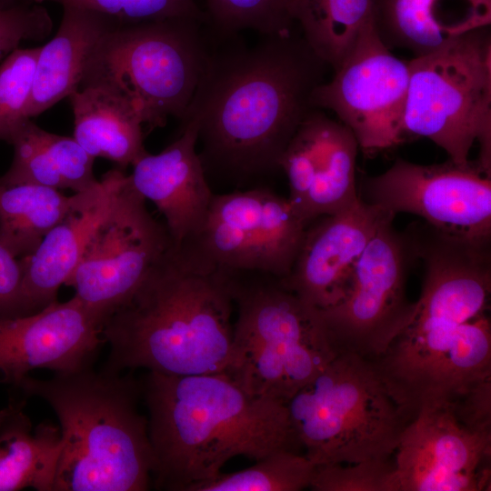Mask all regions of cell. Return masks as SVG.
Segmentation results:
<instances>
[{
	"label": "cell",
	"instance_id": "6da1fadb",
	"mask_svg": "<svg viewBox=\"0 0 491 491\" xmlns=\"http://www.w3.org/2000/svg\"><path fill=\"white\" fill-rule=\"evenodd\" d=\"M247 45L212 33L209 55L181 123L197 125L205 171L246 179L280 169L329 67L293 29Z\"/></svg>",
	"mask_w": 491,
	"mask_h": 491
},
{
	"label": "cell",
	"instance_id": "7a4b0ae2",
	"mask_svg": "<svg viewBox=\"0 0 491 491\" xmlns=\"http://www.w3.org/2000/svg\"><path fill=\"white\" fill-rule=\"evenodd\" d=\"M232 272L173 244L105 321L102 369L164 375L225 372L232 353Z\"/></svg>",
	"mask_w": 491,
	"mask_h": 491
},
{
	"label": "cell",
	"instance_id": "3957f363",
	"mask_svg": "<svg viewBox=\"0 0 491 491\" xmlns=\"http://www.w3.org/2000/svg\"><path fill=\"white\" fill-rule=\"evenodd\" d=\"M140 382L156 489L191 491L235 456L257 461L301 447L286 404L247 393L225 372H148Z\"/></svg>",
	"mask_w": 491,
	"mask_h": 491
},
{
	"label": "cell",
	"instance_id": "277c9868",
	"mask_svg": "<svg viewBox=\"0 0 491 491\" xmlns=\"http://www.w3.org/2000/svg\"><path fill=\"white\" fill-rule=\"evenodd\" d=\"M19 387L55 412L63 447L54 491H145L154 458L140 380L92 366Z\"/></svg>",
	"mask_w": 491,
	"mask_h": 491
},
{
	"label": "cell",
	"instance_id": "5b68a950",
	"mask_svg": "<svg viewBox=\"0 0 491 491\" xmlns=\"http://www.w3.org/2000/svg\"><path fill=\"white\" fill-rule=\"evenodd\" d=\"M237 318L225 373L245 391L286 403L338 354L320 311L276 276L233 272Z\"/></svg>",
	"mask_w": 491,
	"mask_h": 491
},
{
	"label": "cell",
	"instance_id": "8992f818",
	"mask_svg": "<svg viewBox=\"0 0 491 491\" xmlns=\"http://www.w3.org/2000/svg\"><path fill=\"white\" fill-rule=\"evenodd\" d=\"M211 42L206 21L195 18L118 25L91 50L79 87H107L131 104L146 132L163 127L183 117Z\"/></svg>",
	"mask_w": 491,
	"mask_h": 491
},
{
	"label": "cell",
	"instance_id": "52a82bcc",
	"mask_svg": "<svg viewBox=\"0 0 491 491\" xmlns=\"http://www.w3.org/2000/svg\"><path fill=\"white\" fill-rule=\"evenodd\" d=\"M286 404L316 466L392 458L408 424L374 363L354 353H338Z\"/></svg>",
	"mask_w": 491,
	"mask_h": 491
},
{
	"label": "cell",
	"instance_id": "ba28073f",
	"mask_svg": "<svg viewBox=\"0 0 491 491\" xmlns=\"http://www.w3.org/2000/svg\"><path fill=\"white\" fill-rule=\"evenodd\" d=\"M409 85L405 135L425 137L448 159L466 165L473 145L476 160L491 177V32L472 30L439 50L408 60Z\"/></svg>",
	"mask_w": 491,
	"mask_h": 491
},
{
	"label": "cell",
	"instance_id": "9c48e42d",
	"mask_svg": "<svg viewBox=\"0 0 491 491\" xmlns=\"http://www.w3.org/2000/svg\"><path fill=\"white\" fill-rule=\"evenodd\" d=\"M390 214L364 250L344 296L319 310L338 353L376 360L411 320L416 303L406 296L416 261L403 231Z\"/></svg>",
	"mask_w": 491,
	"mask_h": 491
},
{
	"label": "cell",
	"instance_id": "30bf717a",
	"mask_svg": "<svg viewBox=\"0 0 491 491\" xmlns=\"http://www.w3.org/2000/svg\"><path fill=\"white\" fill-rule=\"evenodd\" d=\"M171 245L165 225L151 215L125 174L65 285L105 323Z\"/></svg>",
	"mask_w": 491,
	"mask_h": 491
},
{
	"label": "cell",
	"instance_id": "8fae6325",
	"mask_svg": "<svg viewBox=\"0 0 491 491\" xmlns=\"http://www.w3.org/2000/svg\"><path fill=\"white\" fill-rule=\"evenodd\" d=\"M306 225L287 197L269 189L214 195L202 227L182 246L221 269L282 279L291 271Z\"/></svg>",
	"mask_w": 491,
	"mask_h": 491
},
{
	"label": "cell",
	"instance_id": "7c38bea8",
	"mask_svg": "<svg viewBox=\"0 0 491 491\" xmlns=\"http://www.w3.org/2000/svg\"><path fill=\"white\" fill-rule=\"evenodd\" d=\"M333 71V76L316 88L314 107L335 113L367 154L401 144L409 64L382 42L374 18Z\"/></svg>",
	"mask_w": 491,
	"mask_h": 491
},
{
	"label": "cell",
	"instance_id": "4fadbf2b",
	"mask_svg": "<svg viewBox=\"0 0 491 491\" xmlns=\"http://www.w3.org/2000/svg\"><path fill=\"white\" fill-rule=\"evenodd\" d=\"M359 197L395 215H417L447 233L491 238V177L476 161L419 165L397 158L363 180Z\"/></svg>",
	"mask_w": 491,
	"mask_h": 491
},
{
	"label": "cell",
	"instance_id": "5bb4252c",
	"mask_svg": "<svg viewBox=\"0 0 491 491\" xmlns=\"http://www.w3.org/2000/svg\"><path fill=\"white\" fill-rule=\"evenodd\" d=\"M491 431L463 424L443 405L422 409L394 454L393 491L490 490Z\"/></svg>",
	"mask_w": 491,
	"mask_h": 491
},
{
	"label": "cell",
	"instance_id": "9a60e30c",
	"mask_svg": "<svg viewBox=\"0 0 491 491\" xmlns=\"http://www.w3.org/2000/svg\"><path fill=\"white\" fill-rule=\"evenodd\" d=\"M358 144L352 132L322 112L312 110L299 125L281 161L292 208L308 224L340 212L359 199Z\"/></svg>",
	"mask_w": 491,
	"mask_h": 491
},
{
	"label": "cell",
	"instance_id": "2e32d148",
	"mask_svg": "<svg viewBox=\"0 0 491 491\" xmlns=\"http://www.w3.org/2000/svg\"><path fill=\"white\" fill-rule=\"evenodd\" d=\"M103 320L75 296L24 316L0 318L1 381L18 386L35 368L66 373L92 366Z\"/></svg>",
	"mask_w": 491,
	"mask_h": 491
},
{
	"label": "cell",
	"instance_id": "e0dca14e",
	"mask_svg": "<svg viewBox=\"0 0 491 491\" xmlns=\"http://www.w3.org/2000/svg\"><path fill=\"white\" fill-rule=\"evenodd\" d=\"M390 214L359 197L351 206L321 216L306 227L282 284L318 310L334 306L346 294L364 250Z\"/></svg>",
	"mask_w": 491,
	"mask_h": 491
},
{
	"label": "cell",
	"instance_id": "ac0fdd59",
	"mask_svg": "<svg viewBox=\"0 0 491 491\" xmlns=\"http://www.w3.org/2000/svg\"><path fill=\"white\" fill-rule=\"evenodd\" d=\"M197 125L181 123L178 137L156 155L140 157L127 175L131 186L164 215L175 246L202 227L214 197L196 152Z\"/></svg>",
	"mask_w": 491,
	"mask_h": 491
},
{
	"label": "cell",
	"instance_id": "d6986e66",
	"mask_svg": "<svg viewBox=\"0 0 491 491\" xmlns=\"http://www.w3.org/2000/svg\"><path fill=\"white\" fill-rule=\"evenodd\" d=\"M425 276L419 299L430 304L486 312L491 293V238L455 235L425 221L403 230Z\"/></svg>",
	"mask_w": 491,
	"mask_h": 491
},
{
	"label": "cell",
	"instance_id": "ffe728a7",
	"mask_svg": "<svg viewBox=\"0 0 491 491\" xmlns=\"http://www.w3.org/2000/svg\"><path fill=\"white\" fill-rule=\"evenodd\" d=\"M125 171L104 174L92 188L75 193L65 216L45 235L29 256L18 258L22 271L25 316L56 302L57 293L75 268L85 245L112 202Z\"/></svg>",
	"mask_w": 491,
	"mask_h": 491
},
{
	"label": "cell",
	"instance_id": "44dd1931",
	"mask_svg": "<svg viewBox=\"0 0 491 491\" xmlns=\"http://www.w3.org/2000/svg\"><path fill=\"white\" fill-rule=\"evenodd\" d=\"M374 21L387 48L419 57L490 25L491 0H375Z\"/></svg>",
	"mask_w": 491,
	"mask_h": 491
},
{
	"label": "cell",
	"instance_id": "7402d4cb",
	"mask_svg": "<svg viewBox=\"0 0 491 491\" xmlns=\"http://www.w3.org/2000/svg\"><path fill=\"white\" fill-rule=\"evenodd\" d=\"M55 35L40 46L27 106L33 118L68 97L80 85L85 62L98 40L120 25L94 10L64 5Z\"/></svg>",
	"mask_w": 491,
	"mask_h": 491
},
{
	"label": "cell",
	"instance_id": "603a6c76",
	"mask_svg": "<svg viewBox=\"0 0 491 491\" xmlns=\"http://www.w3.org/2000/svg\"><path fill=\"white\" fill-rule=\"evenodd\" d=\"M68 98L73 137L95 159L110 160L125 171L147 153L141 119L121 95L105 86L87 85Z\"/></svg>",
	"mask_w": 491,
	"mask_h": 491
},
{
	"label": "cell",
	"instance_id": "cb8c5ba5",
	"mask_svg": "<svg viewBox=\"0 0 491 491\" xmlns=\"http://www.w3.org/2000/svg\"><path fill=\"white\" fill-rule=\"evenodd\" d=\"M9 145L14 155L9 168L0 175L1 183H28L79 193L99 182L93 171L95 158L74 137L47 132L31 118L17 129Z\"/></svg>",
	"mask_w": 491,
	"mask_h": 491
},
{
	"label": "cell",
	"instance_id": "d4e9b609",
	"mask_svg": "<svg viewBox=\"0 0 491 491\" xmlns=\"http://www.w3.org/2000/svg\"><path fill=\"white\" fill-rule=\"evenodd\" d=\"M25 405L12 400L0 410V491H54L61 432L49 423L33 429Z\"/></svg>",
	"mask_w": 491,
	"mask_h": 491
},
{
	"label": "cell",
	"instance_id": "484cf974",
	"mask_svg": "<svg viewBox=\"0 0 491 491\" xmlns=\"http://www.w3.org/2000/svg\"><path fill=\"white\" fill-rule=\"evenodd\" d=\"M75 200L60 190L0 182V244L15 258L31 255Z\"/></svg>",
	"mask_w": 491,
	"mask_h": 491
},
{
	"label": "cell",
	"instance_id": "4316f807",
	"mask_svg": "<svg viewBox=\"0 0 491 491\" xmlns=\"http://www.w3.org/2000/svg\"><path fill=\"white\" fill-rule=\"evenodd\" d=\"M375 0H288L287 13L302 36L331 69H336L374 18Z\"/></svg>",
	"mask_w": 491,
	"mask_h": 491
},
{
	"label": "cell",
	"instance_id": "83f0119b",
	"mask_svg": "<svg viewBox=\"0 0 491 491\" xmlns=\"http://www.w3.org/2000/svg\"><path fill=\"white\" fill-rule=\"evenodd\" d=\"M316 466L305 455L275 452L248 468L198 484L191 491H299L309 487Z\"/></svg>",
	"mask_w": 491,
	"mask_h": 491
},
{
	"label": "cell",
	"instance_id": "f1b7e54d",
	"mask_svg": "<svg viewBox=\"0 0 491 491\" xmlns=\"http://www.w3.org/2000/svg\"><path fill=\"white\" fill-rule=\"evenodd\" d=\"M288 0H205L206 22L221 36L253 30L260 35L293 29L287 13Z\"/></svg>",
	"mask_w": 491,
	"mask_h": 491
},
{
	"label": "cell",
	"instance_id": "f546056e",
	"mask_svg": "<svg viewBox=\"0 0 491 491\" xmlns=\"http://www.w3.org/2000/svg\"><path fill=\"white\" fill-rule=\"evenodd\" d=\"M40 46L17 48L0 65V141L10 143L26 111Z\"/></svg>",
	"mask_w": 491,
	"mask_h": 491
},
{
	"label": "cell",
	"instance_id": "4dcf8cb0",
	"mask_svg": "<svg viewBox=\"0 0 491 491\" xmlns=\"http://www.w3.org/2000/svg\"><path fill=\"white\" fill-rule=\"evenodd\" d=\"M29 4L54 2L104 14L120 25L190 17L206 21L195 0H19ZM207 23V22H206Z\"/></svg>",
	"mask_w": 491,
	"mask_h": 491
},
{
	"label": "cell",
	"instance_id": "1f68e13d",
	"mask_svg": "<svg viewBox=\"0 0 491 491\" xmlns=\"http://www.w3.org/2000/svg\"><path fill=\"white\" fill-rule=\"evenodd\" d=\"M393 458L317 466L309 487L315 491H393Z\"/></svg>",
	"mask_w": 491,
	"mask_h": 491
},
{
	"label": "cell",
	"instance_id": "d6a6232c",
	"mask_svg": "<svg viewBox=\"0 0 491 491\" xmlns=\"http://www.w3.org/2000/svg\"><path fill=\"white\" fill-rule=\"evenodd\" d=\"M52 28V18L40 4L21 2L0 7V62L23 41L46 38Z\"/></svg>",
	"mask_w": 491,
	"mask_h": 491
},
{
	"label": "cell",
	"instance_id": "836d02e7",
	"mask_svg": "<svg viewBox=\"0 0 491 491\" xmlns=\"http://www.w3.org/2000/svg\"><path fill=\"white\" fill-rule=\"evenodd\" d=\"M24 316L20 264L0 244V318Z\"/></svg>",
	"mask_w": 491,
	"mask_h": 491
},
{
	"label": "cell",
	"instance_id": "e575fe53",
	"mask_svg": "<svg viewBox=\"0 0 491 491\" xmlns=\"http://www.w3.org/2000/svg\"><path fill=\"white\" fill-rule=\"evenodd\" d=\"M16 3H19V0H0V7H6Z\"/></svg>",
	"mask_w": 491,
	"mask_h": 491
}]
</instances>
